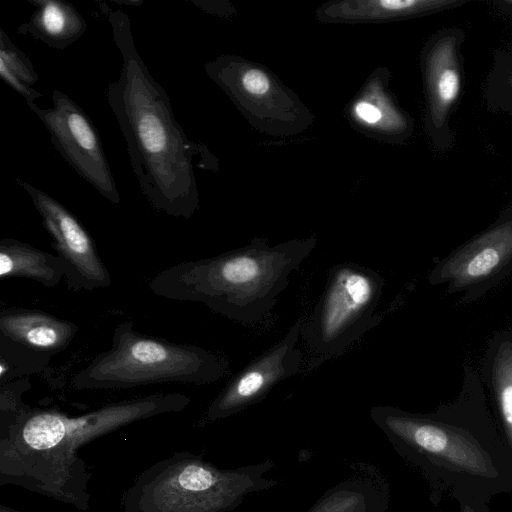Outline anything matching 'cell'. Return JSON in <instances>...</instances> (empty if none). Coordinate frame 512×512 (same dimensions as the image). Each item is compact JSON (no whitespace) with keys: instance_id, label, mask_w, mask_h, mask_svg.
<instances>
[{"instance_id":"obj_1","label":"cell","mask_w":512,"mask_h":512,"mask_svg":"<svg viewBox=\"0 0 512 512\" xmlns=\"http://www.w3.org/2000/svg\"><path fill=\"white\" fill-rule=\"evenodd\" d=\"M190 401L184 394L158 393L108 403L77 417L56 409L21 408L1 417L0 485L20 486L86 511L90 472L80 448L133 422L182 411Z\"/></svg>"},{"instance_id":"obj_2","label":"cell","mask_w":512,"mask_h":512,"mask_svg":"<svg viewBox=\"0 0 512 512\" xmlns=\"http://www.w3.org/2000/svg\"><path fill=\"white\" fill-rule=\"evenodd\" d=\"M122 66L106 98L125 139L134 176L147 202L159 212L191 218L199 209L194 157L199 145L185 134L164 88L139 55L131 22L122 9L105 6Z\"/></svg>"},{"instance_id":"obj_3","label":"cell","mask_w":512,"mask_h":512,"mask_svg":"<svg viewBox=\"0 0 512 512\" xmlns=\"http://www.w3.org/2000/svg\"><path fill=\"white\" fill-rule=\"evenodd\" d=\"M316 246V238L274 246L255 239L217 256L178 263L158 272L148 284L160 297L204 304L243 325L271 314L278 296Z\"/></svg>"},{"instance_id":"obj_4","label":"cell","mask_w":512,"mask_h":512,"mask_svg":"<svg viewBox=\"0 0 512 512\" xmlns=\"http://www.w3.org/2000/svg\"><path fill=\"white\" fill-rule=\"evenodd\" d=\"M230 372L226 356L206 348L147 336L132 321L118 324L110 349L71 380L75 390H119L156 383L210 384Z\"/></svg>"},{"instance_id":"obj_5","label":"cell","mask_w":512,"mask_h":512,"mask_svg":"<svg viewBox=\"0 0 512 512\" xmlns=\"http://www.w3.org/2000/svg\"><path fill=\"white\" fill-rule=\"evenodd\" d=\"M270 464L220 469L182 451L143 471L127 489L122 512H230L244 498L275 484L264 473Z\"/></svg>"},{"instance_id":"obj_6","label":"cell","mask_w":512,"mask_h":512,"mask_svg":"<svg viewBox=\"0 0 512 512\" xmlns=\"http://www.w3.org/2000/svg\"><path fill=\"white\" fill-rule=\"evenodd\" d=\"M384 278L375 270L346 262L333 266L324 290L302 326L311 365L342 355L381 317L375 313Z\"/></svg>"},{"instance_id":"obj_7","label":"cell","mask_w":512,"mask_h":512,"mask_svg":"<svg viewBox=\"0 0 512 512\" xmlns=\"http://www.w3.org/2000/svg\"><path fill=\"white\" fill-rule=\"evenodd\" d=\"M52 107L28 104L50 134V139L69 166L102 197L121 201L98 131L86 112L60 90L52 93Z\"/></svg>"},{"instance_id":"obj_8","label":"cell","mask_w":512,"mask_h":512,"mask_svg":"<svg viewBox=\"0 0 512 512\" xmlns=\"http://www.w3.org/2000/svg\"><path fill=\"white\" fill-rule=\"evenodd\" d=\"M370 415L398 447L411 448L458 471L491 475L492 464L487 454L461 431L391 406H375Z\"/></svg>"},{"instance_id":"obj_9","label":"cell","mask_w":512,"mask_h":512,"mask_svg":"<svg viewBox=\"0 0 512 512\" xmlns=\"http://www.w3.org/2000/svg\"><path fill=\"white\" fill-rule=\"evenodd\" d=\"M306 316L301 315L285 336L236 373L208 406L204 420L230 417L264 399L279 382L301 371L298 347Z\"/></svg>"},{"instance_id":"obj_10","label":"cell","mask_w":512,"mask_h":512,"mask_svg":"<svg viewBox=\"0 0 512 512\" xmlns=\"http://www.w3.org/2000/svg\"><path fill=\"white\" fill-rule=\"evenodd\" d=\"M30 196L52 237L51 246L67 266L66 282L73 289L92 291L111 285V276L88 231L76 216L46 192L15 177Z\"/></svg>"},{"instance_id":"obj_11","label":"cell","mask_w":512,"mask_h":512,"mask_svg":"<svg viewBox=\"0 0 512 512\" xmlns=\"http://www.w3.org/2000/svg\"><path fill=\"white\" fill-rule=\"evenodd\" d=\"M512 258V220L486 231L445 261L431 275L433 283L466 285L490 276Z\"/></svg>"},{"instance_id":"obj_12","label":"cell","mask_w":512,"mask_h":512,"mask_svg":"<svg viewBox=\"0 0 512 512\" xmlns=\"http://www.w3.org/2000/svg\"><path fill=\"white\" fill-rule=\"evenodd\" d=\"M459 32L447 31L433 40L426 57V88L430 121L441 129L448 120L461 90Z\"/></svg>"},{"instance_id":"obj_13","label":"cell","mask_w":512,"mask_h":512,"mask_svg":"<svg viewBox=\"0 0 512 512\" xmlns=\"http://www.w3.org/2000/svg\"><path fill=\"white\" fill-rule=\"evenodd\" d=\"M78 326L52 314L20 307L0 311V335L32 351L53 355L66 349Z\"/></svg>"},{"instance_id":"obj_14","label":"cell","mask_w":512,"mask_h":512,"mask_svg":"<svg viewBox=\"0 0 512 512\" xmlns=\"http://www.w3.org/2000/svg\"><path fill=\"white\" fill-rule=\"evenodd\" d=\"M29 3L35 9L30 19L18 27L19 34L29 35L50 48L63 50L86 31V20L67 1L29 0Z\"/></svg>"},{"instance_id":"obj_15","label":"cell","mask_w":512,"mask_h":512,"mask_svg":"<svg viewBox=\"0 0 512 512\" xmlns=\"http://www.w3.org/2000/svg\"><path fill=\"white\" fill-rule=\"evenodd\" d=\"M67 276V266L59 255L39 250L17 239L0 241V279L23 277L46 287H54Z\"/></svg>"},{"instance_id":"obj_16","label":"cell","mask_w":512,"mask_h":512,"mask_svg":"<svg viewBox=\"0 0 512 512\" xmlns=\"http://www.w3.org/2000/svg\"><path fill=\"white\" fill-rule=\"evenodd\" d=\"M0 75L2 80L20 94L27 105L41 97L34 89L38 75L29 58L15 46L3 29L0 30Z\"/></svg>"},{"instance_id":"obj_17","label":"cell","mask_w":512,"mask_h":512,"mask_svg":"<svg viewBox=\"0 0 512 512\" xmlns=\"http://www.w3.org/2000/svg\"><path fill=\"white\" fill-rule=\"evenodd\" d=\"M493 381L504 427L512 446V344L503 343L495 357Z\"/></svg>"},{"instance_id":"obj_18","label":"cell","mask_w":512,"mask_h":512,"mask_svg":"<svg viewBox=\"0 0 512 512\" xmlns=\"http://www.w3.org/2000/svg\"><path fill=\"white\" fill-rule=\"evenodd\" d=\"M372 496L356 486L339 485L323 495L308 512H372Z\"/></svg>"},{"instance_id":"obj_19","label":"cell","mask_w":512,"mask_h":512,"mask_svg":"<svg viewBox=\"0 0 512 512\" xmlns=\"http://www.w3.org/2000/svg\"><path fill=\"white\" fill-rule=\"evenodd\" d=\"M241 85L246 92L253 95H264L270 89V80L267 74L258 69L247 70L241 76Z\"/></svg>"},{"instance_id":"obj_20","label":"cell","mask_w":512,"mask_h":512,"mask_svg":"<svg viewBox=\"0 0 512 512\" xmlns=\"http://www.w3.org/2000/svg\"><path fill=\"white\" fill-rule=\"evenodd\" d=\"M354 113L358 119L369 125L378 123L382 117L381 110L367 101L357 102L354 106Z\"/></svg>"},{"instance_id":"obj_21","label":"cell","mask_w":512,"mask_h":512,"mask_svg":"<svg viewBox=\"0 0 512 512\" xmlns=\"http://www.w3.org/2000/svg\"><path fill=\"white\" fill-rule=\"evenodd\" d=\"M497 5L512 14V0L497 1Z\"/></svg>"},{"instance_id":"obj_22","label":"cell","mask_w":512,"mask_h":512,"mask_svg":"<svg viewBox=\"0 0 512 512\" xmlns=\"http://www.w3.org/2000/svg\"><path fill=\"white\" fill-rule=\"evenodd\" d=\"M0 512H23L17 509H13L11 507H8L6 505L1 504L0 505Z\"/></svg>"},{"instance_id":"obj_23","label":"cell","mask_w":512,"mask_h":512,"mask_svg":"<svg viewBox=\"0 0 512 512\" xmlns=\"http://www.w3.org/2000/svg\"><path fill=\"white\" fill-rule=\"evenodd\" d=\"M463 512H475L473 509H471L470 507L466 506L463 510Z\"/></svg>"},{"instance_id":"obj_24","label":"cell","mask_w":512,"mask_h":512,"mask_svg":"<svg viewBox=\"0 0 512 512\" xmlns=\"http://www.w3.org/2000/svg\"><path fill=\"white\" fill-rule=\"evenodd\" d=\"M511 83H512V80H511Z\"/></svg>"}]
</instances>
